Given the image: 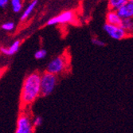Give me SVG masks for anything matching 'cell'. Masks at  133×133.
Returning a JSON list of instances; mask_svg holds the SVG:
<instances>
[{
    "instance_id": "obj_18",
    "label": "cell",
    "mask_w": 133,
    "mask_h": 133,
    "mask_svg": "<svg viewBox=\"0 0 133 133\" xmlns=\"http://www.w3.org/2000/svg\"><path fill=\"white\" fill-rule=\"evenodd\" d=\"M9 3V0H0V7H5Z\"/></svg>"
},
{
    "instance_id": "obj_19",
    "label": "cell",
    "mask_w": 133,
    "mask_h": 133,
    "mask_svg": "<svg viewBox=\"0 0 133 133\" xmlns=\"http://www.w3.org/2000/svg\"><path fill=\"white\" fill-rule=\"evenodd\" d=\"M128 2H129V3H132V4H133V0H128Z\"/></svg>"
},
{
    "instance_id": "obj_15",
    "label": "cell",
    "mask_w": 133,
    "mask_h": 133,
    "mask_svg": "<svg viewBox=\"0 0 133 133\" xmlns=\"http://www.w3.org/2000/svg\"><path fill=\"white\" fill-rule=\"evenodd\" d=\"M32 123H33V126L34 128H38V127H40L42 123H43V119L42 116H37L34 117V119H32Z\"/></svg>"
},
{
    "instance_id": "obj_17",
    "label": "cell",
    "mask_w": 133,
    "mask_h": 133,
    "mask_svg": "<svg viewBox=\"0 0 133 133\" xmlns=\"http://www.w3.org/2000/svg\"><path fill=\"white\" fill-rule=\"evenodd\" d=\"M92 42L93 45H96V46L102 47V46H104V45H105V43H104L103 41L100 40L99 38H92Z\"/></svg>"
},
{
    "instance_id": "obj_5",
    "label": "cell",
    "mask_w": 133,
    "mask_h": 133,
    "mask_svg": "<svg viewBox=\"0 0 133 133\" xmlns=\"http://www.w3.org/2000/svg\"><path fill=\"white\" fill-rule=\"evenodd\" d=\"M104 30L110 38L115 40H122L127 37V34L124 30L119 26H113L105 23L104 25Z\"/></svg>"
},
{
    "instance_id": "obj_16",
    "label": "cell",
    "mask_w": 133,
    "mask_h": 133,
    "mask_svg": "<svg viewBox=\"0 0 133 133\" xmlns=\"http://www.w3.org/2000/svg\"><path fill=\"white\" fill-rule=\"evenodd\" d=\"M14 28H15V23L12 22H7L2 25V29L6 31H10L12 30H14Z\"/></svg>"
},
{
    "instance_id": "obj_10",
    "label": "cell",
    "mask_w": 133,
    "mask_h": 133,
    "mask_svg": "<svg viewBox=\"0 0 133 133\" xmlns=\"http://www.w3.org/2000/svg\"><path fill=\"white\" fill-rule=\"evenodd\" d=\"M127 3H128V0H108V9L116 11Z\"/></svg>"
},
{
    "instance_id": "obj_8",
    "label": "cell",
    "mask_w": 133,
    "mask_h": 133,
    "mask_svg": "<svg viewBox=\"0 0 133 133\" xmlns=\"http://www.w3.org/2000/svg\"><path fill=\"white\" fill-rule=\"evenodd\" d=\"M122 19L118 15L117 12L115 10H108L106 15V23L113 26H120L122 24Z\"/></svg>"
},
{
    "instance_id": "obj_3",
    "label": "cell",
    "mask_w": 133,
    "mask_h": 133,
    "mask_svg": "<svg viewBox=\"0 0 133 133\" xmlns=\"http://www.w3.org/2000/svg\"><path fill=\"white\" fill-rule=\"evenodd\" d=\"M68 63L69 62L67 60V57L65 54L59 55L53 58L48 63L46 66V72L57 76L65 71L68 66Z\"/></svg>"
},
{
    "instance_id": "obj_14",
    "label": "cell",
    "mask_w": 133,
    "mask_h": 133,
    "mask_svg": "<svg viewBox=\"0 0 133 133\" xmlns=\"http://www.w3.org/2000/svg\"><path fill=\"white\" fill-rule=\"evenodd\" d=\"M47 55V52L44 49H40L38 50H37L34 54V57L35 59L37 60H42V59H44Z\"/></svg>"
},
{
    "instance_id": "obj_12",
    "label": "cell",
    "mask_w": 133,
    "mask_h": 133,
    "mask_svg": "<svg viewBox=\"0 0 133 133\" xmlns=\"http://www.w3.org/2000/svg\"><path fill=\"white\" fill-rule=\"evenodd\" d=\"M37 3H38V0H34V1L26 7V9L25 10V11L23 12V14H22V15L21 17V20L22 21L26 20L30 16V15L33 12V10L35 8V6H37Z\"/></svg>"
},
{
    "instance_id": "obj_6",
    "label": "cell",
    "mask_w": 133,
    "mask_h": 133,
    "mask_svg": "<svg viewBox=\"0 0 133 133\" xmlns=\"http://www.w3.org/2000/svg\"><path fill=\"white\" fill-rule=\"evenodd\" d=\"M75 19V14L72 10H66L62 12V14L58 15L47 22L48 26H54L57 24H64L71 22Z\"/></svg>"
},
{
    "instance_id": "obj_11",
    "label": "cell",
    "mask_w": 133,
    "mask_h": 133,
    "mask_svg": "<svg viewBox=\"0 0 133 133\" xmlns=\"http://www.w3.org/2000/svg\"><path fill=\"white\" fill-rule=\"evenodd\" d=\"M120 26L124 30L127 35H128L130 34H133V18L123 20L122 24Z\"/></svg>"
},
{
    "instance_id": "obj_7",
    "label": "cell",
    "mask_w": 133,
    "mask_h": 133,
    "mask_svg": "<svg viewBox=\"0 0 133 133\" xmlns=\"http://www.w3.org/2000/svg\"><path fill=\"white\" fill-rule=\"evenodd\" d=\"M116 12L122 20L133 18V4L128 2L116 10Z\"/></svg>"
},
{
    "instance_id": "obj_2",
    "label": "cell",
    "mask_w": 133,
    "mask_h": 133,
    "mask_svg": "<svg viewBox=\"0 0 133 133\" xmlns=\"http://www.w3.org/2000/svg\"><path fill=\"white\" fill-rule=\"evenodd\" d=\"M57 84V77L50 72H45L41 75V96H50L55 89Z\"/></svg>"
},
{
    "instance_id": "obj_9",
    "label": "cell",
    "mask_w": 133,
    "mask_h": 133,
    "mask_svg": "<svg viewBox=\"0 0 133 133\" xmlns=\"http://www.w3.org/2000/svg\"><path fill=\"white\" fill-rule=\"evenodd\" d=\"M20 45H21L20 41L17 40L8 48H6V47H1V48H0V52H1L3 54L7 55V56L14 55V54H15L18 51L19 48H20Z\"/></svg>"
},
{
    "instance_id": "obj_4",
    "label": "cell",
    "mask_w": 133,
    "mask_h": 133,
    "mask_svg": "<svg viewBox=\"0 0 133 133\" xmlns=\"http://www.w3.org/2000/svg\"><path fill=\"white\" fill-rule=\"evenodd\" d=\"M34 127L33 126L30 115L26 112H22L17 119L16 129L15 133H34Z\"/></svg>"
},
{
    "instance_id": "obj_13",
    "label": "cell",
    "mask_w": 133,
    "mask_h": 133,
    "mask_svg": "<svg viewBox=\"0 0 133 133\" xmlns=\"http://www.w3.org/2000/svg\"><path fill=\"white\" fill-rule=\"evenodd\" d=\"M11 6H12V10L15 13H18L22 10V2L21 0H10Z\"/></svg>"
},
{
    "instance_id": "obj_1",
    "label": "cell",
    "mask_w": 133,
    "mask_h": 133,
    "mask_svg": "<svg viewBox=\"0 0 133 133\" xmlns=\"http://www.w3.org/2000/svg\"><path fill=\"white\" fill-rule=\"evenodd\" d=\"M41 96V74L33 72L23 81L21 90V104L23 107L31 105Z\"/></svg>"
}]
</instances>
